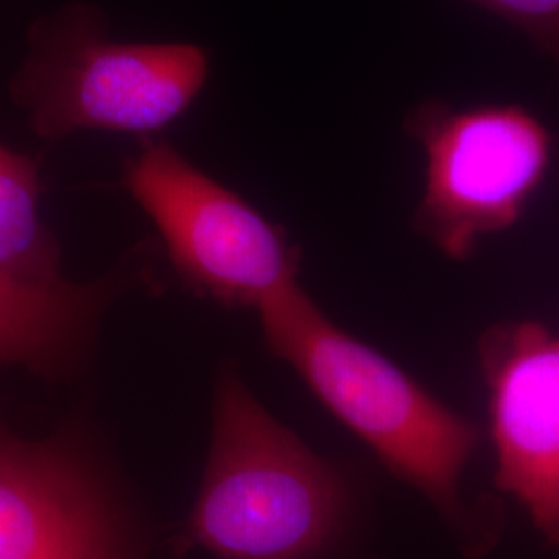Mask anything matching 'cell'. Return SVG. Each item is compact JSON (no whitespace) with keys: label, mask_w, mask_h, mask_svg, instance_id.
Masks as SVG:
<instances>
[{"label":"cell","mask_w":559,"mask_h":559,"mask_svg":"<svg viewBox=\"0 0 559 559\" xmlns=\"http://www.w3.org/2000/svg\"><path fill=\"white\" fill-rule=\"evenodd\" d=\"M38 162L0 145V274L25 286H59L60 245L41 221Z\"/></svg>","instance_id":"ba28073f"},{"label":"cell","mask_w":559,"mask_h":559,"mask_svg":"<svg viewBox=\"0 0 559 559\" xmlns=\"http://www.w3.org/2000/svg\"><path fill=\"white\" fill-rule=\"evenodd\" d=\"M404 133L427 156L415 228L454 260L519 222L551 160L549 131L516 104L459 110L429 98L406 115Z\"/></svg>","instance_id":"277c9868"},{"label":"cell","mask_w":559,"mask_h":559,"mask_svg":"<svg viewBox=\"0 0 559 559\" xmlns=\"http://www.w3.org/2000/svg\"><path fill=\"white\" fill-rule=\"evenodd\" d=\"M150 540L129 503L44 528L0 547V559H147Z\"/></svg>","instance_id":"9c48e42d"},{"label":"cell","mask_w":559,"mask_h":559,"mask_svg":"<svg viewBox=\"0 0 559 559\" xmlns=\"http://www.w3.org/2000/svg\"><path fill=\"white\" fill-rule=\"evenodd\" d=\"M353 496L336 468L274 419L235 371L216 383L200 493L173 558L323 559L344 539Z\"/></svg>","instance_id":"6da1fadb"},{"label":"cell","mask_w":559,"mask_h":559,"mask_svg":"<svg viewBox=\"0 0 559 559\" xmlns=\"http://www.w3.org/2000/svg\"><path fill=\"white\" fill-rule=\"evenodd\" d=\"M207 75L201 46L112 40L98 9L73 4L34 25L11 87L41 140L104 131L143 141L191 108Z\"/></svg>","instance_id":"3957f363"},{"label":"cell","mask_w":559,"mask_h":559,"mask_svg":"<svg viewBox=\"0 0 559 559\" xmlns=\"http://www.w3.org/2000/svg\"><path fill=\"white\" fill-rule=\"evenodd\" d=\"M270 348L299 371L321 402L367 441L400 479L417 487L443 519L464 526L460 475L477 429L394 362L328 320L299 282L260 307Z\"/></svg>","instance_id":"7a4b0ae2"},{"label":"cell","mask_w":559,"mask_h":559,"mask_svg":"<svg viewBox=\"0 0 559 559\" xmlns=\"http://www.w3.org/2000/svg\"><path fill=\"white\" fill-rule=\"evenodd\" d=\"M131 267L48 288L0 274V367H23L50 381L78 371L104 311L129 284Z\"/></svg>","instance_id":"52a82bcc"},{"label":"cell","mask_w":559,"mask_h":559,"mask_svg":"<svg viewBox=\"0 0 559 559\" xmlns=\"http://www.w3.org/2000/svg\"><path fill=\"white\" fill-rule=\"evenodd\" d=\"M122 187L158 228L180 278L228 307H260L297 282L299 249L276 224L168 141L143 140Z\"/></svg>","instance_id":"5b68a950"},{"label":"cell","mask_w":559,"mask_h":559,"mask_svg":"<svg viewBox=\"0 0 559 559\" xmlns=\"http://www.w3.org/2000/svg\"><path fill=\"white\" fill-rule=\"evenodd\" d=\"M498 487L559 547V336L537 323L493 334L485 350Z\"/></svg>","instance_id":"8992f818"},{"label":"cell","mask_w":559,"mask_h":559,"mask_svg":"<svg viewBox=\"0 0 559 559\" xmlns=\"http://www.w3.org/2000/svg\"><path fill=\"white\" fill-rule=\"evenodd\" d=\"M524 34L545 57L559 64V0H468Z\"/></svg>","instance_id":"30bf717a"}]
</instances>
